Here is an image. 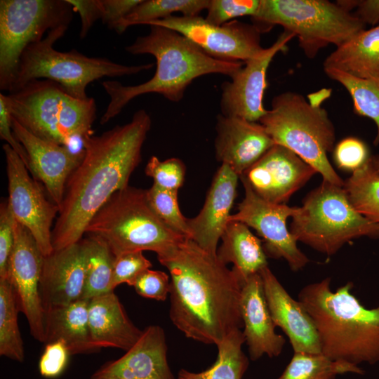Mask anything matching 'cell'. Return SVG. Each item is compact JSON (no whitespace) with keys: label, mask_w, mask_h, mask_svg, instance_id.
<instances>
[{"label":"cell","mask_w":379,"mask_h":379,"mask_svg":"<svg viewBox=\"0 0 379 379\" xmlns=\"http://www.w3.org/2000/svg\"><path fill=\"white\" fill-rule=\"evenodd\" d=\"M185 166L178 158L164 161L152 156L148 161L145 172L154 180V185L168 190L178 191L184 183Z\"/></svg>","instance_id":"37"},{"label":"cell","mask_w":379,"mask_h":379,"mask_svg":"<svg viewBox=\"0 0 379 379\" xmlns=\"http://www.w3.org/2000/svg\"><path fill=\"white\" fill-rule=\"evenodd\" d=\"M260 274L273 322L286 335L293 352L321 353L315 325L302 304L289 295L268 266Z\"/></svg>","instance_id":"23"},{"label":"cell","mask_w":379,"mask_h":379,"mask_svg":"<svg viewBox=\"0 0 379 379\" xmlns=\"http://www.w3.org/2000/svg\"><path fill=\"white\" fill-rule=\"evenodd\" d=\"M178 191L161 188L155 185L147 190L149 204L157 216L175 232L190 239L187 218L181 213Z\"/></svg>","instance_id":"36"},{"label":"cell","mask_w":379,"mask_h":379,"mask_svg":"<svg viewBox=\"0 0 379 379\" xmlns=\"http://www.w3.org/2000/svg\"><path fill=\"white\" fill-rule=\"evenodd\" d=\"M19 312L11 282L0 279V355L22 362L25 350L18 324Z\"/></svg>","instance_id":"35"},{"label":"cell","mask_w":379,"mask_h":379,"mask_svg":"<svg viewBox=\"0 0 379 379\" xmlns=\"http://www.w3.org/2000/svg\"><path fill=\"white\" fill-rule=\"evenodd\" d=\"M73 8L66 0L0 1V89L11 92L21 55L44 34L69 26Z\"/></svg>","instance_id":"11"},{"label":"cell","mask_w":379,"mask_h":379,"mask_svg":"<svg viewBox=\"0 0 379 379\" xmlns=\"http://www.w3.org/2000/svg\"><path fill=\"white\" fill-rule=\"evenodd\" d=\"M259 5L260 0H210L205 19L213 25H221L239 17H253Z\"/></svg>","instance_id":"38"},{"label":"cell","mask_w":379,"mask_h":379,"mask_svg":"<svg viewBox=\"0 0 379 379\" xmlns=\"http://www.w3.org/2000/svg\"><path fill=\"white\" fill-rule=\"evenodd\" d=\"M149 27L147 34L138 36L125 50L132 55H153L156 59L155 73L148 81L135 86H124L112 80L102 82L109 102L100 119L101 124L117 116L138 96L158 93L177 102L183 98L185 90L195 79L209 74L232 78L244 66V62L210 56L175 30L158 25Z\"/></svg>","instance_id":"3"},{"label":"cell","mask_w":379,"mask_h":379,"mask_svg":"<svg viewBox=\"0 0 379 379\" xmlns=\"http://www.w3.org/2000/svg\"><path fill=\"white\" fill-rule=\"evenodd\" d=\"M333 154L338 168L352 173L361 168L371 157L366 144L356 137H347L339 141Z\"/></svg>","instance_id":"40"},{"label":"cell","mask_w":379,"mask_h":379,"mask_svg":"<svg viewBox=\"0 0 379 379\" xmlns=\"http://www.w3.org/2000/svg\"><path fill=\"white\" fill-rule=\"evenodd\" d=\"M151 125L150 116L141 109L128 123L83 139L84 157L67 180L52 230L53 251L81 240L93 215L128 185Z\"/></svg>","instance_id":"1"},{"label":"cell","mask_w":379,"mask_h":379,"mask_svg":"<svg viewBox=\"0 0 379 379\" xmlns=\"http://www.w3.org/2000/svg\"><path fill=\"white\" fill-rule=\"evenodd\" d=\"M133 287L143 298L164 301L169 295L171 280L166 272L148 269L139 275Z\"/></svg>","instance_id":"41"},{"label":"cell","mask_w":379,"mask_h":379,"mask_svg":"<svg viewBox=\"0 0 379 379\" xmlns=\"http://www.w3.org/2000/svg\"><path fill=\"white\" fill-rule=\"evenodd\" d=\"M85 233L103 240L115 258L145 251L159 255L186 238L157 216L147 190L129 185L112 195L91 218Z\"/></svg>","instance_id":"7"},{"label":"cell","mask_w":379,"mask_h":379,"mask_svg":"<svg viewBox=\"0 0 379 379\" xmlns=\"http://www.w3.org/2000/svg\"><path fill=\"white\" fill-rule=\"evenodd\" d=\"M8 177V203L14 219L32 234L44 256L53 251L52 226L59 207L47 199L41 185L28 173L19 155L3 145Z\"/></svg>","instance_id":"13"},{"label":"cell","mask_w":379,"mask_h":379,"mask_svg":"<svg viewBox=\"0 0 379 379\" xmlns=\"http://www.w3.org/2000/svg\"><path fill=\"white\" fill-rule=\"evenodd\" d=\"M69 26L50 30L39 42L28 46L22 53L18 74L10 93L36 79H47L60 85L72 97L86 100L88 85L105 77H120L150 69L153 63L126 65L107 58L88 57L73 49L68 52L54 48Z\"/></svg>","instance_id":"8"},{"label":"cell","mask_w":379,"mask_h":379,"mask_svg":"<svg viewBox=\"0 0 379 379\" xmlns=\"http://www.w3.org/2000/svg\"><path fill=\"white\" fill-rule=\"evenodd\" d=\"M142 0H102V16L101 20L110 29H115Z\"/></svg>","instance_id":"46"},{"label":"cell","mask_w":379,"mask_h":379,"mask_svg":"<svg viewBox=\"0 0 379 379\" xmlns=\"http://www.w3.org/2000/svg\"><path fill=\"white\" fill-rule=\"evenodd\" d=\"M220 239L222 244L218 248L217 258L226 265H234L232 270L242 284L268 266L261 240L244 223L230 221Z\"/></svg>","instance_id":"27"},{"label":"cell","mask_w":379,"mask_h":379,"mask_svg":"<svg viewBox=\"0 0 379 379\" xmlns=\"http://www.w3.org/2000/svg\"><path fill=\"white\" fill-rule=\"evenodd\" d=\"M245 338L241 329L229 333L218 345L215 362L207 369L193 372L182 368L178 379H242L249 361L242 350Z\"/></svg>","instance_id":"29"},{"label":"cell","mask_w":379,"mask_h":379,"mask_svg":"<svg viewBox=\"0 0 379 379\" xmlns=\"http://www.w3.org/2000/svg\"><path fill=\"white\" fill-rule=\"evenodd\" d=\"M370 161L373 168L379 174V154L371 155Z\"/></svg>","instance_id":"48"},{"label":"cell","mask_w":379,"mask_h":379,"mask_svg":"<svg viewBox=\"0 0 379 379\" xmlns=\"http://www.w3.org/2000/svg\"><path fill=\"white\" fill-rule=\"evenodd\" d=\"M15 219L8 200L0 205V279L6 278L14 246Z\"/></svg>","instance_id":"43"},{"label":"cell","mask_w":379,"mask_h":379,"mask_svg":"<svg viewBox=\"0 0 379 379\" xmlns=\"http://www.w3.org/2000/svg\"><path fill=\"white\" fill-rule=\"evenodd\" d=\"M343 187L356 211L379 225V174L373 168L370 157L352 173Z\"/></svg>","instance_id":"34"},{"label":"cell","mask_w":379,"mask_h":379,"mask_svg":"<svg viewBox=\"0 0 379 379\" xmlns=\"http://www.w3.org/2000/svg\"><path fill=\"white\" fill-rule=\"evenodd\" d=\"M240 312L250 359L256 361L264 355L270 358L280 355L286 340L275 331L260 272L242 284Z\"/></svg>","instance_id":"24"},{"label":"cell","mask_w":379,"mask_h":379,"mask_svg":"<svg viewBox=\"0 0 379 379\" xmlns=\"http://www.w3.org/2000/svg\"><path fill=\"white\" fill-rule=\"evenodd\" d=\"M291 218L290 232L295 240L326 255L354 239L379 238V225L356 211L344 187L324 180Z\"/></svg>","instance_id":"9"},{"label":"cell","mask_w":379,"mask_h":379,"mask_svg":"<svg viewBox=\"0 0 379 379\" xmlns=\"http://www.w3.org/2000/svg\"><path fill=\"white\" fill-rule=\"evenodd\" d=\"M346 373L363 375L364 371L359 366L331 359L322 353L294 352L277 379H335Z\"/></svg>","instance_id":"31"},{"label":"cell","mask_w":379,"mask_h":379,"mask_svg":"<svg viewBox=\"0 0 379 379\" xmlns=\"http://www.w3.org/2000/svg\"><path fill=\"white\" fill-rule=\"evenodd\" d=\"M0 137L19 155L29 170L27 152L14 136L11 127V113L3 93H0Z\"/></svg>","instance_id":"45"},{"label":"cell","mask_w":379,"mask_h":379,"mask_svg":"<svg viewBox=\"0 0 379 379\" xmlns=\"http://www.w3.org/2000/svg\"><path fill=\"white\" fill-rule=\"evenodd\" d=\"M70 353L62 340L46 344L39 361V371L46 378L60 376L65 370Z\"/></svg>","instance_id":"42"},{"label":"cell","mask_w":379,"mask_h":379,"mask_svg":"<svg viewBox=\"0 0 379 379\" xmlns=\"http://www.w3.org/2000/svg\"><path fill=\"white\" fill-rule=\"evenodd\" d=\"M86 265L85 239L44 257L39 291L45 311L81 298Z\"/></svg>","instance_id":"19"},{"label":"cell","mask_w":379,"mask_h":379,"mask_svg":"<svg viewBox=\"0 0 379 379\" xmlns=\"http://www.w3.org/2000/svg\"><path fill=\"white\" fill-rule=\"evenodd\" d=\"M293 37V34L284 31L260 55L245 62L230 81L222 84L220 107L222 115L259 122L267 112L263 98L268 67L279 52L286 50Z\"/></svg>","instance_id":"16"},{"label":"cell","mask_w":379,"mask_h":379,"mask_svg":"<svg viewBox=\"0 0 379 379\" xmlns=\"http://www.w3.org/2000/svg\"><path fill=\"white\" fill-rule=\"evenodd\" d=\"M327 69L358 78H379V25L361 31L337 47L324 62V69Z\"/></svg>","instance_id":"28"},{"label":"cell","mask_w":379,"mask_h":379,"mask_svg":"<svg viewBox=\"0 0 379 379\" xmlns=\"http://www.w3.org/2000/svg\"><path fill=\"white\" fill-rule=\"evenodd\" d=\"M239 179L244 186V198L229 221H239L254 229L263 239L267 257L284 259L293 272L303 269L310 260L298 247V241L286 225L287 219L293 215L298 206L267 201L259 197L245 180Z\"/></svg>","instance_id":"14"},{"label":"cell","mask_w":379,"mask_h":379,"mask_svg":"<svg viewBox=\"0 0 379 379\" xmlns=\"http://www.w3.org/2000/svg\"><path fill=\"white\" fill-rule=\"evenodd\" d=\"M329 95L326 89L310 95L308 100L298 93H281L273 98L259 122L276 145L293 152L324 180L343 187L345 181L328 158L335 147V131L321 103Z\"/></svg>","instance_id":"5"},{"label":"cell","mask_w":379,"mask_h":379,"mask_svg":"<svg viewBox=\"0 0 379 379\" xmlns=\"http://www.w3.org/2000/svg\"><path fill=\"white\" fill-rule=\"evenodd\" d=\"M169 28L185 36L210 56L227 61L246 62L260 55L262 31L254 24L237 20L221 25L209 23L200 15H171L148 22Z\"/></svg>","instance_id":"12"},{"label":"cell","mask_w":379,"mask_h":379,"mask_svg":"<svg viewBox=\"0 0 379 379\" xmlns=\"http://www.w3.org/2000/svg\"><path fill=\"white\" fill-rule=\"evenodd\" d=\"M239 179L230 166L222 164L213 178L200 212L194 218H187L190 239L214 255L230 222Z\"/></svg>","instance_id":"22"},{"label":"cell","mask_w":379,"mask_h":379,"mask_svg":"<svg viewBox=\"0 0 379 379\" xmlns=\"http://www.w3.org/2000/svg\"><path fill=\"white\" fill-rule=\"evenodd\" d=\"M167 353L164 329L148 326L123 356L104 364L90 379H175Z\"/></svg>","instance_id":"20"},{"label":"cell","mask_w":379,"mask_h":379,"mask_svg":"<svg viewBox=\"0 0 379 379\" xmlns=\"http://www.w3.org/2000/svg\"><path fill=\"white\" fill-rule=\"evenodd\" d=\"M14 136L24 147L29 159V171L43 182L52 201L59 207L67 180L81 163V151L44 140L34 135L11 117Z\"/></svg>","instance_id":"18"},{"label":"cell","mask_w":379,"mask_h":379,"mask_svg":"<svg viewBox=\"0 0 379 379\" xmlns=\"http://www.w3.org/2000/svg\"><path fill=\"white\" fill-rule=\"evenodd\" d=\"M317 173L293 152L275 144L239 178L265 200L286 204Z\"/></svg>","instance_id":"17"},{"label":"cell","mask_w":379,"mask_h":379,"mask_svg":"<svg viewBox=\"0 0 379 379\" xmlns=\"http://www.w3.org/2000/svg\"><path fill=\"white\" fill-rule=\"evenodd\" d=\"M352 14L365 25H379V0H356Z\"/></svg>","instance_id":"47"},{"label":"cell","mask_w":379,"mask_h":379,"mask_svg":"<svg viewBox=\"0 0 379 379\" xmlns=\"http://www.w3.org/2000/svg\"><path fill=\"white\" fill-rule=\"evenodd\" d=\"M215 130V157L239 176L275 145L260 122L241 117L220 114Z\"/></svg>","instance_id":"21"},{"label":"cell","mask_w":379,"mask_h":379,"mask_svg":"<svg viewBox=\"0 0 379 379\" xmlns=\"http://www.w3.org/2000/svg\"><path fill=\"white\" fill-rule=\"evenodd\" d=\"M4 98L11 117L41 139L69 148L93 134L95 99L75 98L56 82L34 80Z\"/></svg>","instance_id":"6"},{"label":"cell","mask_w":379,"mask_h":379,"mask_svg":"<svg viewBox=\"0 0 379 379\" xmlns=\"http://www.w3.org/2000/svg\"><path fill=\"white\" fill-rule=\"evenodd\" d=\"M88 304L89 300L81 298L46 310L44 343L62 340L71 355L99 352L91 337Z\"/></svg>","instance_id":"26"},{"label":"cell","mask_w":379,"mask_h":379,"mask_svg":"<svg viewBox=\"0 0 379 379\" xmlns=\"http://www.w3.org/2000/svg\"><path fill=\"white\" fill-rule=\"evenodd\" d=\"M331 79L340 83L350 94L354 112L371 119L375 124L376 135L373 145L379 144V78L362 79L342 71L324 69Z\"/></svg>","instance_id":"33"},{"label":"cell","mask_w":379,"mask_h":379,"mask_svg":"<svg viewBox=\"0 0 379 379\" xmlns=\"http://www.w3.org/2000/svg\"><path fill=\"white\" fill-rule=\"evenodd\" d=\"M252 18L262 32L279 25L293 34L309 58L328 44L340 46L366 27L352 13L327 0H260Z\"/></svg>","instance_id":"10"},{"label":"cell","mask_w":379,"mask_h":379,"mask_svg":"<svg viewBox=\"0 0 379 379\" xmlns=\"http://www.w3.org/2000/svg\"><path fill=\"white\" fill-rule=\"evenodd\" d=\"M88 322L92 342L100 350L109 347L127 351L143 331L130 319L114 291L89 300Z\"/></svg>","instance_id":"25"},{"label":"cell","mask_w":379,"mask_h":379,"mask_svg":"<svg viewBox=\"0 0 379 379\" xmlns=\"http://www.w3.org/2000/svg\"><path fill=\"white\" fill-rule=\"evenodd\" d=\"M210 0H142L115 27L114 30L123 33L128 27L147 25L148 22L163 19L174 13L182 16H197L206 10Z\"/></svg>","instance_id":"32"},{"label":"cell","mask_w":379,"mask_h":379,"mask_svg":"<svg viewBox=\"0 0 379 379\" xmlns=\"http://www.w3.org/2000/svg\"><path fill=\"white\" fill-rule=\"evenodd\" d=\"M79 13L81 18L80 39L88 34L90 29L102 16V0H66Z\"/></svg>","instance_id":"44"},{"label":"cell","mask_w":379,"mask_h":379,"mask_svg":"<svg viewBox=\"0 0 379 379\" xmlns=\"http://www.w3.org/2000/svg\"><path fill=\"white\" fill-rule=\"evenodd\" d=\"M86 265L81 298L90 300L110 291L115 257L107 244L94 236L85 239Z\"/></svg>","instance_id":"30"},{"label":"cell","mask_w":379,"mask_h":379,"mask_svg":"<svg viewBox=\"0 0 379 379\" xmlns=\"http://www.w3.org/2000/svg\"><path fill=\"white\" fill-rule=\"evenodd\" d=\"M151 262L142 251L131 252L117 256L113 265L111 289L121 284L133 286L135 280L144 271L152 267Z\"/></svg>","instance_id":"39"},{"label":"cell","mask_w":379,"mask_h":379,"mask_svg":"<svg viewBox=\"0 0 379 379\" xmlns=\"http://www.w3.org/2000/svg\"><path fill=\"white\" fill-rule=\"evenodd\" d=\"M44 257L30 232L15 220L14 246L5 279L13 288L18 310L25 316L32 336L44 343L45 310L39 291Z\"/></svg>","instance_id":"15"},{"label":"cell","mask_w":379,"mask_h":379,"mask_svg":"<svg viewBox=\"0 0 379 379\" xmlns=\"http://www.w3.org/2000/svg\"><path fill=\"white\" fill-rule=\"evenodd\" d=\"M157 258L170 274V319L185 337L217 345L243 328L242 283L217 255L185 238Z\"/></svg>","instance_id":"2"},{"label":"cell","mask_w":379,"mask_h":379,"mask_svg":"<svg viewBox=\"0 0 379 379\" xmlns=\"http://www.w3.org/2000/svg\"><path fill=\"white\" fill-rule=\"evenodd\" d=\"M331 282L310 284L298 297L314 321L321 353L356 366L378 363L379 306L365 307L352 293V282L334 291Z\"/></svg>","instance_id":"4"}]
</instances>
